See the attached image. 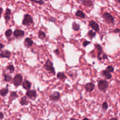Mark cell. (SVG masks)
Instances as JSON below:
<instances>
[{"instance_id":"34","label":"cell","mask_w":120,"mask_h":120,"mask_svg":"<svg viewBox=\"0 0 120 120\" xmlns=\"http://www.w3.org/2000/svg\"><path fill=\"white\" fill-rule=\"evenodd\" d=\"M103 59H107L108 57L106 56V55L104 54V55H103Z\"/></svg>"},{"instance_id":"32","label":"cell","mask_w":120,"mask_h":120,"mask_svg":"<svg viewBox=\"0 0 120 120\" xmlns=\"http://www.w3.org/2000/svg\"><path fill=\"white\" fill-rule=\"evenodd\" d=\"M90 42H89V41H84V42L83 43V46H84V47H86L87 46L89 45L90 44Z\"/></svg>"},{"instance_id":"39","label":"cell","mask_w":120,"mask_h":120,"mask_svg":"<svg viewBox=\"0 0 120 120\" xmlns=\"http://www.w3.org/2000/svg\"><path fill=\"white\" fill-rule=\"evenodd\" d=\"M49 20H50V21H52V22H55V19L53 18H50Z\"/></svg>"},{"instance_id":"37","label":"cell","mask_w":120,"mask_h":120,"mask_svg":"<svg viewBox=\"0 0 120 120\" xmlns=\"http://www.w3.org/2000/svg\"><path fill=\"white\" fill-rule=\"evenodd\" d=\"M54 52H55V53L57 54V55H59V51L58 49H56V50H55V51H54Z\"/></svg>"},{"instance_id":"12","label":"cell","mask_w":120,"mask_h":120,"mask_svg":"<svg viewBox=\"0 0 120 120\" xmlns=\"http://www.w3.org/2000/svg\"><path fill=\"white\" fill-rule=\"evenodd\" d=\"M33 43H34V42H33L32 40L30 38H26L24 41V45L26 48H30V47H31L32 46Z\"/></svg>"},{"instance_id":"4","label":"cell","mask_w":120,"mask_h":120,"mask_svg":"<svg viewBox=\"0 0 120 120\" xmlns=\"http://www.w3.org/2000/svg\"><path fill=\"white\" fill-rule=\"evenodd\" d=\"M22 76L21 75L18 74L15 75L14 78L13 79V84L16 87L18 86L22 83Z\"/></svg>"},{"instance_id":"6","label":"cell","mask_w":120,"mask_h":120,"mask_svg":"<svg viewBox=\"0 0 120 120\" xmlns=\"http://www.w3.org/2000/svg\"><path fill=\"white\" fill-rule=\"evenodd\" d=\"M60 96V94L59 92L55 91V92H53L50 95L49 99L51 101H58L59 100Z\"/></svg>"},{"instance_id":"10","label":"cell","mask_w":120,"mask_h":120,"mask_svg":"<svg viewBox=\"0 0 120 120\" xmlns=\"http://www.w3.org/2000/svg\"><path fill=\"white\" fill-rule=\"evenodd\" d=\"M94 84L93 83H89L86 84L85 89L87 92H91L94 89Z\"/></svg>"},{"instance_id":"36","label":"cell","mask_w":120,"mask_h":120,"mask_svg":"<svg viewBox=\"0 0 120 120\" xmlns=\"http://www.w3.org/2000/svg\"><path fill=\"white\" fill-rule=\"evenodd\" d=\"M4 47V45L3 44H2V43H0V50H1L2 49H3Z\"/></svg>"},{"instance_id":"7","label":"cell","mask_w":120,"mask_h":120,"mask_svg":"<svg viewBox=\"0 0 120 120\" xmlns=\"http://www.w3.org/2000/svg\"><path fill=\"white\" fill-rule=\"evenodd\" d=\"M26 96L31 100H35L36 98V92L35 90H28L26 93Z\"/></svg>"},{"instance_id":"5","label":"cell","mask_w":120,"mask_h":120,"mask_svg":"<svg viewBox=\"0 0 120 120\" xmlns=\"http://www.w3.org/2000/svg\"><path fill=\"white\" fill-rule=\"evenodd\" d=\"M108 82L105 80H100L98 83V87L101 91H105L108 87Z\"/></svg>"},{"instance_id":"21","label":"cell","mask_w":120,"mask_h":120,"mask_svg":"<svg viewBox=\"0 0 120 120\" xmlns=\"http://www.w3.org/2000/svg\"><path fill=\"white\" fill-rule=\"evenodd\" d=\"M57 78H59V79H61V80L65 79L66 78V75H64V73L63 72H59L57 75Z\"/></svg>"},{"instance_id":"18","label":"cell","mask_w":120,"mask_h":120,"mask_svg":"<svg viewBox=\"0 0 120 120\" xmlns=\"http://www.w3.org/2000/svg\"><path fill=\"white\" fill-rule=\"evenodd\" d=\"M20 104L22 105H25L28 104V101L27 100V96H24L22 97L20 101Z\"/></svg>"},{"instance_id":"31","label":"cell","mask_w":120,"mask_h":120,"mask_svg":"<svg viewBox=\"0 0 120 120\" xmlns=\"http://www.w3.org/2000/svg\"><path fill=\"white\" fill-rule=\"evenodd\" d=\"M107 70L108 71H109V72H113L114 71V68L113 67L111 66H108L107 68Z\"/></svg>"},{"instance_id":"26","label":"cell","mask_w":120,"mask_h":120,"mask_svg":"<svg viewBox=\"0 0 120 120\" xmlns=\"http://www.w3.org/2000/svg\"><path fill=\"white\" fill-rule=\"evenodd\" d=\"M30 1L33 2H35V3L38 4L40 5H43L45 4V2L43 0H30Z\"/></svg>"},{"instance_id":"2","label":"cell","mask_w":120,"mask_h":120,"mask_svg":"<svg viewBox=\"0 0 120 120\" xmlns=\"http://www.w3.org/2000/svg\"><path fill=\"white\" fill-rule=\"evenodd\" d=\"M33 23V18L29 14H26L24 16L23 21H22V24L23 25H30V24Z\"/></svg>"},{"instance_id":"35","label":"cell","mask_w":120,"mask_h":120,"mask_svg":"<svg viewBox=\"0 0 120 120\" xmlns=\"http://www.w3.org/2000/svg\"><path fill=\"white\" fill-rule=\"evenodd\" d=\"M120 32V30L119 29H116L114 30V33H118V32Z\"/></svg>"},{"instance_id":"28","label":"cell","mask_w":120,"mask_h":120,"mask_svg":"<svg viewBox=\"0 0 120 120\" xmlns=\"http://www.w3.org/2000/svg\"><path fill=\"white\" fill-rule=\"evenodd\" d=\"M7 69H8V70H9V71H10L11 73H12L14 72V70H15V68H14V66L13 65H9L8 67L7 68Z\"/></svg>"},{"instance_id":"27","label":"cell","mask_w":120,"mask_h":120,"mask_svg":"<svg viewBox=\"0 0 120 120\" xmlns=\"http://www.w3.org/2000/svg\"><path fill=\"white\" fill-rule=\"evenodd\" d=\"M4 80L5 81V82H9V81L11 80L12 77L11 76H9V75H4Z\"/></svg>"},{"instance_id":"25","label":"cell","mask_w":120,"mask_h":120,"mask_svg":"<svg viewBox=\"0 0 120 120\" xmlns=\"http://www.w3.org/2000/svg\"><path fill=\"white\" fill-rule=\"evenodd\" d=\"M12 34V31L11 29H8V30L5 32V35L6 37L9 38L11 36Z\"/></svg>"},{"instance_id":"3","label":"cell","mask_w":120,"mask_h":120,"mask_svg":"<svg viewBox=\"0 0 120 120\" xmlns=\"http://www.w3.org/2000/svg\"><path fill=\"white\" fill-rule=\"evenodd\" d=\"M103 17L105 21V22L109 23H113L114 21V18L113 16L109 12H104L103 14Z\"/></svg>"},{"instance_id":"22","label":"cell","mask_w":120,"mask_h":120,"mask_svg":"<svg viewBox=\"0 0 120 120\" xmlns=\"http://www.w3.org/2000/svg\"><path fill=\"white\" fill-rule=\"evenodd\" d=\"M38 36L41 39H43L46 38V34L44 32L42 31V30H40L38 33Z\"/></svg>"},{"instance_id":"20","label":"cell","mask_w":120,"mask_h":120,"mask_svg":"<svg viewBox=\"0 0 120 120\" xmlns=\"http://www.w3.org/2000/svg\"><path fill=\"white\" fill-rule=\"evenodd\" d=\"M76 15L78 17L81 18H86V15L82 11H77L76 13Z\"/></svg>"},{"instance_id":"15","label":"cell","mask_w":120,"mask_h":120,"mask_svg":"<svg viewBox=\"0 0 120 120\" xmlns=\"http://www.w3.org/2000/svg\"><path fill=\"white\" fill-rule=\"evenodd\" d=\"M22 87L25 90H29L30 89V87H31V83L28 80H25L24 82L22 83Z\"/></svg>"},{"instance_id":"33","label":"cell","mask_w":120,"mask_h":120,"mask_svg":"<svg viewBox=\"0 0 120 120\" xmlns=\"http://www.w3.org/2000/svg\"><path fill=\"white\" fill-rule=\"evenodd\" d=\"M4 118V114L2 112H0V120L1 119H3Z\"/></svg>"},{"instance_id":"29","label":"cell","mask_w":120,"mask_h":120,"mask_svg":"<svg viewBox=\"0 0 120 120\" xmlns=\"http://www.w3.org/2000/svg\"><path fill=\"white\" fill-rule=\"evenodd\" d=\"M102 109L104 111H106L108 109V104L107 102H104L102 104Z\"/></svg>"},{"instance_id":"38","label":"cell","mask_w":120,"mask_h":120,"mask_svg":"<svg viewBox=\"0 0 120 120\" xmlns=\"http://www.w3.org/2000/svg\"><path fill=\"white\" fill-rule=\"evenodd\" d=\"M2 11H3V9H2V8H1V7H0V18H1V14H2Z\"/></svg>"},{"instance_id":"16","label":"cell","mask_w":120,"mask_h":120,"mask_svg":"<svg viewBox=\"0 0 120 120\" xmlns=\"http://www.w3.org/2000/svg\"><path fill=\"white\" fill-rule=\"evenodd\" d=\"M11 14V9H9V8H7V9H6L5 14V16H4L6 22H7L9 19H10Z\"/></svg>"},{"instance_id":"13","label":"cell","mask_w":120,"mask_h":120,"mask_svg":"<svg viewBox=\"0 0 120 120\" xmlns=\"http://www.w3.org/2000/svg\"><path fill=\"white\" fill-rule=\"evenodd\" d=\"M95 46H96V48H97V50L98 51V55H97V57H98V59L100 60H101L102 59V57H101L100 56H101V55L103 53V49H102L101 46L99 44H96L95 45Z\"/></svg>"},{"instance_id":"23","label":"cell","mask_w":120,"mask_h":120,"mask_svg":"<svg viewBox=\"0 0 120 120\" xmlns=\"http://www.w3.org/2000/svg\"><path fill=\"white\" fill-rule=\"evenodd\" d=\"M72 28L73 30L77 31V30H79L80 29V25L77 24L76 22H73L72 24Z\"/></svg>"},{"instance_id":"14","label":"cell","mask_w":120,"mask_h":120,"mask_svg":"<svg viewBox=\"0 0 120 120\" xmlns=\"http://www.w3.org/2000/svg\"><path fill=\"white\" fill-rule=\"evenodd\" d=\"M78 1H82V4L86 7H91L93 5L92 1L91 0H77Z\"/></svg>"},{"instance_id":"17","label":"cell","mask_w":120,"mask_h":120,"mask_svg":"<svg viewBox=\"0 0 120 120\" xmlns=\"http://www.w3.org/2000/svg\"><path fill=\"white\" fill-rule=\"evenodd\" d=\"M102 75H103L105 78L107 79H110L111 78V77H112V75H111V74L110 73V72L108 71L107 70H103V71H102Z\"/></svg>"},{"instance_id":"9","label":"cell","mask_w":120,"mask_h":120,"mask_svg":"<svg viewBox=\"0 0 120 120\" xmlns=\"http://www.w3.org/2000/svg\"><path fill=\"white\" fill-rule=\"evenodd\" d=\"M25 32L21 29H16L14 32V35L16 38H21L24 36Z\"/></svg>"},{"instance_id":"8","label":"cell","mask_w":120,"mask_h":120,"mask_svg":"<svg viewBox=\"0 0 120 120\" xmlns=\"http://www.w3.org/2000/svg\"><path fill=\"white\" fill-rule=\"evenodd\" d=\"M89 26L91 27V28L94 29L95 31L98 32L99 31L100 28H99V26H98V23H96L95 21H91L90 22H89Z\"/></svg>"},{"instance_id":"24","label":"cell","mask_w":120,"mask_h":120,"mask_svg":"<svg viewBox=\"0 0 120 120\" xmlns=\"http://www.w3.org/2000/svg\"><path fill=\"white\" fill-rule=\"evenodd\" d=\"M88 35H89V36L90 38L93 39V38L95 37V36H96V32H93V30H90V31L89 32V33H88Z\"/></svg>"},{"instance_id":"1","label":"cell","mask_w":120,"mask_h":120,"mask_svg":"<svg viewBox=\"0 0 120 120\" xmlns=\"http://www.w3.org/2000/svg\"><path fill=\"white\" fill-rule=\"evenodd\" d=\"M44 68L47 71H49L50 73H52V75H55V70L54 69L53 65V63L50 60L48 59V60L46 62L45 64H44Z\"/></svg>"},{"instance_id":"11","label":"cell","mask_w":120,"mask_h":120,"mask_svg":"<svg viewBox=\"0 0 120 120\" xmlns=\"http://www.w3.org/2000/svg\"><path fill=\"white\" fill-rule=\"evenodd\" d=\"M11 55V53L9 50H4L0 53V57H2V58L9 59Z\"/></svg>"},{"instance_id":"19","label":"cell","mask_w":120,"mask_h":120,"mask_svg":"<svg viewBox=\"0 0 120 120\" xmlns=\"http://www.w3.org/2000/svg\"><path fill=\"white\" fill-rule=\"evenodd\" d=\"M8 93V88H5L2 89L0 90V95L2 97H5Z\"/></svg>"},{"instance_id":"40","label":"cell","mask_w":120,"mask_h":120,"mask_svg":"<svg viewBox=\"0 0 120 120\" xmlns=\"http://www.w3.org/2000/svg\"><path fill=\"white\" fill-rule=\"evenodd\" d=\"M117 1H118V2H120V0H117Z\"/></svg>"},{"instance_id":"30","label":"cell","mask_w":120,"mask_h":120,"mask_svg":"<svg viewBox=\"0 0 120 120\" xmlns=\"http://www.w3.org/2000/svg\"><path fill=\"white\" fill-rule=\"evenodd\" d=\"M11 97L12 99H15V98H17L18 97V94H16V92H15V91H12V92H11Z\"/></svg>"}]
</instances>
